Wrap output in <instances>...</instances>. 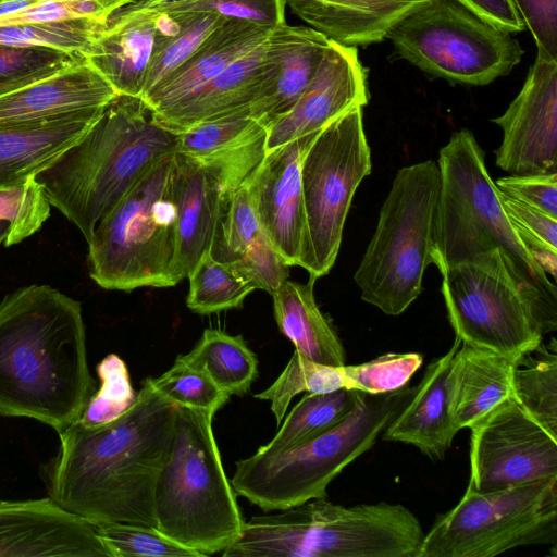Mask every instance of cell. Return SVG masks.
Masks as SVG:
<instances>
[{
    "instance_id": "6da1fadb",
    "label": "cell",
    "mask_w": 557,
    "mask_h": 557,
    "mask_svg": "<svg viewBox=\"0 0 557 557\" xmlns=\"http://www.w3.org/2000/svg\"><path fill=\"white\" fill-rule=\"evenodd\" d=\"M176 405L143 381L134 405L117 419L74 422L42 465L48 496L95 527L133 523L156 528L154 490L172 442Z\"/></svg>"
},
{
    "instance_id": "5bb4252c",
    "label": "cell",
    "mask_w": 557,
    "mask_h": 557,
    "mask_svg": "<svg viewBox=\"0 0 557 557\" xmlns=\"http://www.w3.org/2000/svg\"><path fill=\"white\" fill-rule=\"evenodd\" d=\"M470 430L469 484L478 492L557 476V438L511 396Z\"/></svg>"
},
{
    "instance_id": "484cf974",
    "label": "cell",
    "mask_w": 557,
    "mask_h": 557,
    "mask_svg": "<svg viewBox=\"0 0 557 557\" xmlns=\"http://www.w3.org/2000/svg\"><path fill=\"white\" fill-rule=\"evenodd\" d=\"M519 359L461 342L448 373L449 416L456 433L471 429L511 396Z\"/></svg>"
},
{
    "instance_id": "8d00e7d4",
    "label": "cell",
    "mask_w": 557,
    "mask_h": 557,
    "mask_svg": "<svg viewBox=\"0 0 557 557\" xmlns=\"http://www.w3.org/2000/svg\"><path fill=\"white\" fill-rule=\"evenodd\" d=\"M345 388L341 367L318 363L294 351L278 377L255 397L269 400L276 424L283 421L292 399L300 393L325 394Z\"/></svg>"
},
{
    "instance_id": "d590c367",
    "label": "cell",
    "mask_w": 557,
    "mask_h": 557,
    "mask_svg": "<svg viewBox=\"0 0 557 557\" xmlns=\"http://www.w3.org/2000/svg\"><path fill=\"white\" fill-rule=\"evenodd\" d=\"M108 21L81 17L58 22L0 27V44L13 47H38L84 57Z\"/></svg>"
},
{
    "instance_id": "cb8c5ba5",
    "label": "cell",
    "mask_w": 557,
    "mask_h": 557,
    "mask_svg": "<svg viewBox=\"0 0 557 557\" xmlns=\"http://www.w3.org/2000/svg\"><path fill=\"white\" fill-rule=\"evenodd\" d=\"M461 341L456 337L447 352L429 363L413 395L382 433V440L413 445L432 460L450 448L456 431L448 407V373Z\"/></svg>"
},
{
    "instance_id": "74e56055",
    "label": "cell",
    "mask_w": 557,
    "mask_h": 557,
    "mask_svg": "<svg viewBox=\"0 0 557 557\" xmlns=\"http://www.w3.org/2000/svg\"><path fill=\"white\" fill-rule=\"evenodd\" d=\"M85 58L81 54L38 47L0 44V96L71 67Z\"/></svg>"
},
{
    "instance_id": "d6986e66",
    "label": "cell",
    "mask_w": 557,
    "mask_h": 557,
    "mask_svg": "<svg viewBox=\"0 0 557 557\" xmlns=\"http://www.w3.org/2000/svg\"><path fill=\"white\" fill-rule=\"evenodd\" d=\"M278 58L280 45L273 28L197 94L153 117L163 128L178 134L197 123L248 109L274 81Z\"/></svg>"
},
{
    "instance_id": "3957f363",
    "label": "cell",
    "mask_w": 557,
    "mask_h": 557,
    "mask_svg": "<svg viewBox=\"0 0 557 557\" xmlns=\"http://www.w3.org/2000/svg\"><path fill=\"white\" fill-rule=\"evenodd\" d=\"M441 186L435 209L431 263L441 271L504 253L530 317L544 334L557 330V288L536 263L506 214L484 152L471 131L451 134L441 148Z\"/></svg>"
},
{
    "instance_id": "7402d4cb",
    "label": "cell",
    "mask_w": 557,
    "mask_h": 557,
    "mask_svg": "<svg viewBox=\"0 0 557 557\" xmlns=\"http://www.w3.org/2000/svg\"><path fill=\"white\" fill-rule=\"evenodd\" d=\"M117 96L86 61L0 96V129L106 108Z\"/></svg>"
},
{
    "instance_id": "30bf717a",
    "label": "cell",
    "mask_w": 557,
    "mask_h": 557,
    "mask_svg": "<svg viewBox=\"0 0 557 557\" xmlns=\"http://www.w3.org/2000/svg\"><path fill=\"white\" fill-rule=\"evenodd\" d=\"M557 542V476L492 492L468 483L424 535L419 557H493Z\"/></svg>"
},
{
    "instance_id": "7bdbcfd3",
    "label": "cell",
    "mask_w": 557,
    "mask_h": 557,
    "mask_svg": "<svg viewBox=\"0 0 557 557\" xmlns=\"http://www.w3.org/2000/svg\"><path fill=\"white\" fill-rule=\"evenodd\" d=\"M152 386L178 406L218 411L230 398L203 371L178 359L159 377H150Z\"/></svg>"
},
{
    "instance_id": "f6af8a7d",
    "label": "cell",
    "mask_w": 557,
    "mask_h": 557,
    "mask_svg": "<svg viewBox=\"0 0 557 557\" xmlns=\"http://www.w3.org/2000/svg\"><path fill=\"white\" fill-rule=\"evenodd\" d=\"M253 289L272 294L288 280L289 265L261 231L236 258L225 262Z\"/></svg>"
},
{
    "instance_id": "277c9868",
    "label": "cell",
    "mask_w": 557,
    "mask_h": 557,
    "mask_svg": "<svg viewBox=\"0 0 557 557\" xmlns=\"http://www.w3.org/2000/svg\"><path fill=\"white\" fill-rule=\"evenodd\" d=\"M175 150L176 135L156 122L140 98L117 95L92 127L35 180L88 243L140 176Z\"/></svg>"
},
{
    "instance_id": "5b68a950",
    "label": "cell",
    "mask_w": 557,
    "mask_h": 557,
    "mask_svg": "<svg viewBox=\"0 0 557 557\" xmlns=\"http://www.w3.org/2000/svg\"><path fill=\"white\" fill-rule=\"evenodd\" d=\"M214 414L176 405L171 446L154 490L156 528L202 557L232 545L245 523L213 434Z\"/></svg>"
},
{
    "instance_id": "681fc988",
    "label": "cell",
    "mask_w": 557,
    "mask_h": 557,
    "mask_svg": "<svg viewBox=\"0 0 557 557\" xmlns=\"http://www.w3.org/2000/svg\"><path fill=\"white\" fill-rule=\"evenodd\" d=\"M531 32L537 54L557 61V0H510Z\"/></svg>"
},
{
    "instance_id": "e0dca14e",
    "label": "cell",
    "mask_w": 557,
    "mask_h": 557,
    "mask_svg": "<svg viewBox=\"0 0 557 557\" xmlns=\"http://www.w3.org/2000/svg\"><path fill=\"white\" fill-rule=\"evenodd\" d=\"M0 557H112L96 527L49 496L0 499Z\"/></svg>"
},
{
    "instance_id": "db71d44e",
    "label": "cell",
    "mask_w": 557,
    "mask_h": 557,
    "mask_svg": "<svg viewBox=\"0 0 557 557\" xmlns=\"http://www.w3.org/2000/svg\"><path fill=\"white\" fill-rule=\"evenodd\" d=\"M3 1V0H0V2Z\"/></svg>"
},
{
    "instance_id": "bcb514c9",
    "label": "cell",
    "mask_w": 557,
    "mask_h": 557,
    "mask_svg": "<svg viewBox=\"0 0 557 557\" xmlns=\"http://www.w3.org/2000/svg\"><path fill=\"white\" fill-rule=\"evenodd\" d=\"M220 225L225 256L223 262L242 255L249 243L263 231L247 182L228 197L225 218Z\"/></svg>"
},
{
    "instance_id": "8992f818",
    "label": "cell",
    "mask_w": 557,
    "mask_h": 557,
    "mask_svg": "<svg viewBox=\"0 0 557 557\" xmlns=\"http://www.w3.org/2000/svg\"><path fill=\"white\" fill-rule=\"evenodd\" d=\"M414 391L358 392L354 409L335 426L285 450L256 451L238 460L231 480L234 491L263 511L326 497L329 484L375 444Z\"/></svg>"
},
{
    "instance_id": "2e32d148",
    "label": "cell",
    "mask_w": 557,
    "mask_h": 557,
    "mask_svg": "<svg viewBox=\"0 0 557 557\" xmlns=\"http://www.w3.org/2000/svg\"><path fill=\"white\" fill-rule=\"evenodd\" d=\"M319 132L265 153L247 181L261 227L289 267H299L306 232L301 162Z\"/></svg>"
},
{
    "instance_id": "7dc6e473",
    "label": "cell",
    "mask_w": 557,
    "mask_h": 557,
    "mask_svg": "<svg viewBox=\"0 0 557 557\" xmlns=\"http://www.w3.org/2000/svg\"><path fill=\"white\" fill-rule=\"evenodd\" d=\"M286 4L287 0H197L175 8L166 15L176 12L213 13L273 29L286 24Z\"/></svg>"
},
{
    "instance_id": "ac0fdd59",
    "label": "cell",
    "mask_w": 557,
    "mask_h": 557,
    "mask_svg": "<svg viewBox=\"0 0 557 557\" xmlns=\"http://www.w3.org/2000/svg\"><path fill=\"white\" fill-rule=\"evenodd\" d=\"M368 101L367 71L357 48L331 41L311 83L295 104L268 127L265 153L321 131L350 108L364 107Z\"/></svg>"
},
{
    "instance_id": "9c48e42d",
    "label": "cell",
    "mask_w": 557,
    "mask_h": 557,
    "mask_svg": "<svg viewBox=\"0 0 557 557\" xmlns=\"http://www.w3.org/2000/svg\"><path fill=\"white\" fill-rule=\"evenodd\" d=\"M440 186L433 160L398 170L355 272L361 298L388 315H399L421 294L431 263Z\"/></svg>"
},
{
    "instance_id": "9a60e30c",
    "label": "cell",
    "mask_w": 557,
    "mask_h": 557,
    "mask_svg": "<svg viewBox=\"0 0 557 557\" xmlns=\"http://www.w3.org/2000/svg\"><path fill=\"white\" fill-rule=\"evenodd\" d=\"M496 165L510 175L557 172V61L540 54L500 116Z\"/></svg>"
},
{
    "instance_id": "e575fe53",
    "label": "cell",
    "mask_w": 557,
    "mask_h": 557,
    "mask_svg": "<svg viewBox=\"0 0 557 557\" xmlns=\"http://www.w3.org/2000/svg\"><path fill=\"white\" fill-rule=\"evenodd\" d=\"M189 278L187 307L198 314H211L240 308L255 289L239 278L228 265L206 251Z\"/></svg>"
},
{
    "instance_id": "ee69618b",
    "label": "cell",
    "mask_w": 557,
    "mask_h": 557,
    "mask_svg": "<svg viewBox=\"0 0 557 557\" xmlns=\"http://www.w3.org/2000/svg\"><path fill=\"white\" fill-rule=\"evenodd\" d=\"M50 208L35 177L23 185L0 190V221L10 224L3 245L18 244L39 231L50 215Z\"/></svg>"
},
{
    "instance_id": "7c38bea8",
    "label": "cell",
    "mask_w": 557,
    "mask_h": 557,
    "mask_svg": "<svg viewBox=\"0 0 557 557\" xmlns=\"http://www.w3.org/2000/svg\"><path fill=\"white\" fill-rule=\"evenodd\" d=\"M362 107L325 125L301 162L306 232L299 267L318 280L333 268L354 195L372 169Z\"/></svg>"
},
{
    "instance_id": "836d02e7",
    "label": "cell",
    "mask_w": 557,
    "mask_h": 557,
    "mask_svg": "<svg viewBox=\"0 0 557 557\" xmlns=\"http://www.w3.org/2000/svg\"><path fill=\"white\" fill-rule=\"evenodd\" d=\"M165 17L173 23L174 28L168 30L157 45L141 100L157 91L226 20L205 12H176Z\"/></svg>"
},
{
    "instance_id": "ba28073f",
    "label": "cell",
    "mask_w": 557,
    "mask_h": 557,
    "mask_svg": "<svg viewBox=\"0 0 557 557\" xmlns=\"http://www.w3.org/2000/svg\"><path fill=\"white\" fill-rule=\"evenodd\" d=\"M259 516L255 541L264 557H419L424 531L401 504L351 507L314 498Z\"/></svg>"
},
{
    "instance_id": "f1b7e54d",
    "label": "cell",
    "mask_w": 557,
    "mask_h": 557,
    "mask_svg": "<svg viewBox=\"0 0 557 557\" xmlns=\"http://www.w3.org/2000/svg\"><path fill=\"white\" fill-rule=\"evenodd\" d=\"M280 45L278 67L274 81L249 107L251 116L267 128L285 114L315 76L331 39L312 27L274 28Z\"/></svg>"
},
{
    "instance_id": "4316f807",
    "label": "cell",
    "mask_w": 557,
    "mask_h": 557,
    "mask_svg": "<svg viewBox=\"0 0 557 557\" xmlns=\"http://www.w3.org/2000/svg\"><path fill=\"white\" fill-rule=\"evenodd\" d=\"M430 0H287L298 17L332 41L366 47Z\"/></svg>"
},
{
    "instance_id": "603a6c76",
    "label": "cell",
    "mask_w": 557,
    "mask_h": 557,
    "mask_svg": "<svg viewBox=\"0 0 557 557\" xmlns=\"http://www.w3.org/2000/svg\"><path fill=\"white\" fill-rule=\"evenodd\" d=\"M162 18L117 10L84 54L117 95L141 97L157 45L168 32Z\"/></svg>"
},
{
    "instance_id": "f907efd6",
    "label": "cell",
    "mask_w": 557,
    "mask_h": 557,
    "mask_svg": "<svg viewBox=\"0 0 557 557\" xmlns=\"http://www.w3.org/2000/svg\"><path fill=\"white\" fill-rule=\"evenodd\" d=\"M493 25L516 33L525 29L510 0H458Z\"/></svg>"
},
{
    "instance_id": "4fadbf2b",
    "label": "cell",
    "mask_w": 557,
    "mask_h": 557,
    "mask_svg": "<svg viewBox=\"0 0 557 557\" xmlns=\"http://www.w3.org/2000/svg\"><path fill=\"white\" fill-rule=\"evenodd\" d=\"M440 272L448 320L462 343L517 358L542 343L500 250Z\"/></svg>"
},
{
    "instance_id": "f5cc1de1",
    "label": "cell",
    "mask_w": 557,
    "mask_h": 557,
    "mask_svg": "<svg viewBox=\"0 0 557 557\" xmlns=\"http://www.w3.org/2000/svg\"><path fill=\"white\" fill-rule=\"evenodd\" d=\"M10 233V224L7 221H0V245L4 244Z\"/></svg>"
},
{
    "instance_id": "f546056e",
    "label": "cell",
    "mask_w": 557,
    "mask_h": 557,
    "mask_svg": "<svg viewBox=\"0 0 557 557\" xmlns=\"http://www.w3.org/2000/svg\"><path fill=\"white\" fill-rule=\"evenodd\" d=\"M308 283L285 281L271 295L280 332L294 345L295 352L308 360L341 367L345 363L343 344L329 318L320 310Z\"/></svg>"
},
{
    "instance_id": "83f0119b",
    "label": "cell",
    "mask_w": 557,
    "mask_h": 557,
    "mask_svg": "<svg viewBox=\"0 0 557 557\" xmlns=\"http://www.w3.org/2000/svg\"><path fill=\"white\" fill-rule=\"evenodd\" d=\"M271 30L246 21L226 18L157 91L143 101L153 116L172 110L260 44Z\"/></svg>"
},
{
    "instance_id": "60d3db41",
    "label": "cell",
    "mask_w": 557,
    "mask_h": 557,
    "mask_svg": "<svg viewBox=\"0 0 557 557\" xmlns=\"http://www.w3.org/2000/svg\"><path fill=\"white\" fill-rule=\"evenodd\" d=\"M96 531L112 557H202L154 527L108 523L96 527Z\"/></svg>"
},
{
    "instance_id": "ab89813d",
    "label": "cell",
    "mask_w": 557,
    "mask_h": 557,
    "mask_svg": "<svg viewBox=\"0 0 557 557\" xmlns=\"http://www.w3.org/2000/svg\"><path fill=\"white\" fill-rule=\"evenodd\" d=\"M422 363L418 352H387L364 363L344 364L345 388L371 395L391 393L407 386Z\"/></svg>"
},
{
    "instance_id": "8fae6325",
    "label": "cell",
    "mask_w": 557,
    "mask_h": 557,
    "mask_svg": "<svg viewBox=\"0 0 557 557\" xmlns=\"http://www.w3.org/2000/svg\"><path fill=\"white\" fill-rule=\"evenodd\" d=\"M396 53L450 83L484 86L521 61L519 41L458 0H430L387 34Z\"/></svg>"
},
{
    "instance_id": "b9f144b4",
    "label": "cell",
    "mask_w": 557,
    "mask_h": 557,
    "mask_svg": "<svg viewBox=\"0 0 557 557\" xmlns=\"http://www.w3.org/2000/svg\"><path fill=\"white\" fill-rule=\"evenodd\" d=\"M503 207L529 252L547 274L556 280L557 219L503 193Z\"/></svg>"
},
{
    "instance_id": "d4e9b609",
    "label": "cell",
    "mask_w": 557,
    "mask_h": 557,
    "mask_svg": "<svg viewBox=\"0 0 557 557\" xmlns=\"http://www.w3.org/2000/svg\"><path fill=\"white\" fill-rule=\"evenodd\" d=\"M106 108L0 129V190L23 185L48 168L92 127Z\"/></svg>"
},
{
    "instance_id": "816d5d0a",
    "label": "cell",
    "mask_w": 557,
    "mask_h": 557,
    "mask_svg": "<svg viewBox=\"0 0 557 557\" xmlns=\"http://www.w3.org/2000/svg\"><path fill=\"white\" fill-rule=\"evenodd\" d=\"M197 0H134L119 9L126 15L164 17L170 11Z\"/></svg>"
},
{
    "instance_id": "1f68e13d",
    "label": "cell",
    "mask_w": 557,
    "mask_h": 557,
    "mask_svg": "<svg viewBox=\"0 0 557 557\" xmlns=\"http://www.w3.org/2000/svg\"><path fill=\"white\" fill-rule=\"evenodd\" d=\"M511 397L541 426L557 438V346L541 343L517 362Z\"/></svg>"
},
{
    "instance_id": "ffe728a7",
    "label": "cell",
    "mask_w": 557,
    "mask_h": 557,
    "mask_svg": "<svg viewBox=\"0 0 557 557\" xmlns=\"http://www.w3.org/2000/svg\"><path fill=\"white\" fill-rule=\"evenodd\" d=\"M267 133L268 128L251 116L248 108L175 134V152L208 168L228 199L263 160Z\"/></svg>"
},
{
    "instance_id": "44dd1931",
    "label": "cell",
    "mask_w": 557,
    "mask_h": 557,
    "mask_svg": "<svg viewBox=\"0 0 557 557\" xmlns=\"http://www.w3.org/2000/svg\"><path fill=\"white\" fill-rule=\"evenodd\" d=\"M171 191L175 207L177 268L184 280L201 256L212 250L227 198L208 168L176 152Z\"/></svg>"
},
{
    "instance_id": "7a4b0ae2",
    "label": "cell",
    "mask_w": 557,
    "mask_h": 557,
    "mask_svg": "<svg viewBox=\"0 0 557 557\" xmlns=\"http://www.w3.org/2000/svg\"><path fill=\"white\" fill-rule=\"evenodd\" d=\"M97 391L81 304L32 284L0 301V416L37 420L58 434Z\"/></svg>"
},
{
    "instance_id": "52a82bcc",
    "label": "cell",
    "mask_w": 557,
    "mask_h": 557,
    "mask_svg": "<svg viewBox=\"0 0 557 557\" xmlns=\"http://www.w3.org/2000/svg\"><path fill=\"white\" fill-rule=\"evenodd\" d=\"M174 154L154 162L96 226L87 243V262L100 287L131 292L183 281L171 191Z\"/></svg>"
},
{
    "instance_id": "c3c4849f",
    "label": "cell",
    "mask_w": 557,
    "mask_h": 557,
    "mask_svg": "<svg viewBox=\"0 0 557 557\" xmlns=\"http://www.w3.org/2000/svg\"><path fill=\"white\" fill-rule=\"evenodd\" d=\"M500 193L557 219V172L500 177Z\"/></svg>"
},
{
    "instance_id": "f35d334b",
    "label": "cell",
    "mask_w": 557,
    "mask_h": 557,
    "mask_svg": "<svg viewBox=\"0 0 557 557\" xmlns=\"http://www.w3.org/2000/svg\"><path fill=\"white\" fill-rule=\"evenodd\" d=\"M100 387L90 397L79 423L95 426L109 423L135 403L137 393L132 387L126 363L115 354L104 357L97 366Z\"/></svg>"
},
{
    "instance_id": "d6a6232c",
    "label": "cell",
    "mask_w": 557,
    "mask_h": 557,
    "mask_svg": "<svg viewBox=\"0 0 557 557\" xmlns=\"http://www.w3.org/2000/svg\"><path fill=\"white\" fill-rule=\"evenodd\" d=\"M357 395L358 391L348 388L325 394L307 393L284 417L273 438L257 451H282L335 426L351 412Z\"/></svg>"
},
{
    "instance_id": "4dcf8cb0",
    "label": "cell",
    "mask_w": 557,
    "mask_h": 557,
    "mask_svg": "<svg viewBox=\"0 0 557 557\" xmlns=\"http://www.w3.org/2000/svg\"><path fill=\"white\" fill-rule=\"evenodd\" d=\"M180 361L206 372L228 396H243L250 391L258 375V359L242 335H231L218 329H206Z\"/></svg>"
}]
</instances>
